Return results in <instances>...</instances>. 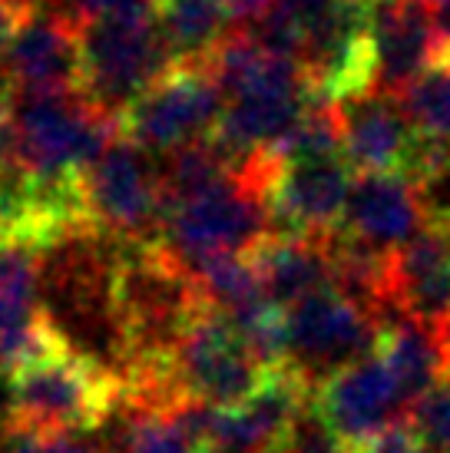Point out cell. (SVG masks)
Returning a JSON list of instances; mask_svg holds the SVG:
<instances>
[{"instance_id":"cell-1","label":"cell","mask_w":450,"mask_h":453,"mask_svg":"<svg viewBox=\"0 0 450 453\" xmlns=\"http://www.w3.org/2000/svg\"><path fill=\"white\" fill-rule=\"evenodd\" d=\"M123 407V378L97 354L66 351L34 361L7 378V434L74 437L97 430Z\"/></svg>"},{"instance_id":"cell-2","label":"cell","mask_w":450,"mask_h":453,"mask_svg":"<svg viewBox=\"0 0 450 453\" xmlns=\"http://www.w3.org/2000/svg\"><path fill=\"white\" fill-rule=\"evenodd\" d=\"M80 96L112 119H120L173 66L150 7L80 27Z\"/></svg>"},{"instance_id":"cell-3","label":"cell","mask_w":450,"mask_h":453,"mask_svg":"<svg viewBox=\"0 0 450 453\" xmlns=\"http://www.w3.org/2000/svg\"><path fill=\"white\" fill-rule=\"evenodd\" d=\"M17 165L34 179L83 176L120 139V123L93 110L80 93H13Z\"/></svg>"},{"instance_id":"cell-4","label":"cell","mask_w":450,"mask_h":453,"mask_svg":"<svg viewBox=\"0 0 450 453\" xmlns=\"http://www.w3.org/2000/svg\"><path fill=\"white\" fill-rule=\"evenodd\" d=\"M182 401L206 407H238L262 388L268 367L252 354L236 325L215 304H202L169 354Z\"/></svg>"},{"instance_id":"cell-5","label":"cell","mask_w":450,"mask_h":453,"mask_svg":"<svg viewBox=\"0 0 450 453\" xmlns=\"http://www.w3.org/2000/svg\"><path fill=\"white\" fill-rule=\"evenodd\" d=\"M225 110V93L206 60L173 64L116 123L120 136L143 152L173 156L199 139H209Z\"/></svg>"},{"instance_id":"cell-6","label":"cell","mask_w":450,"mask_h":453,"mask_svg":"<svg viewBox=\"0 0 450 453\" xmlns=\"http://www.w3.org/2000/svg\"><path fill=\"white\" fill-rule=\"evenodd\" d=\"M83 189L100 235L116 245L159 242L166 192L163 173L156 169L150 152L120 136L83 173Z\"/></svg>"},{"instance_id":"cell-7","label":"cell","mask_w":450,"mask_h":453,"mask_svg":"<svg viewBox=\"0 0 450 453\" xmlns=\"http://www.w3.org/2000/svg\"><path fill=\"white\" fill-rule=\"evenodd\" d=\"M265 199L245 179L236 186L206 192L196 199L166 202L159 245L182 265L202 262L209 255H242L268 235Z\"/></svg>"},{"instance_id":"cell-8","label":"cell","mask_w":450,"mask_h":453,"mask_svg":"<svg viewBox=\"0 0 450 453\" xmlns=\"http://www.w3.org/2000/svg\"><path fill=\"white\" fill-rule=\"evenodd\" d=\"M377 321L331 285L288 308V365L314 388L375 351Z\"/></svg>"},{"instance_id":"cell-9","label":"cell","mask_w":450,"mask_h":453,"mask_svg":"<svg viewBox=\"0 0 450 453\" xmlns=\"http://www.w3.org/2000/svg\"><path fill=\"white\" fill-rule=\"evenodd\" d=\"M314 417L345 450H361L377 434L400 424L411 414L398 378L375 351L335 371L314 388Z\"/></svg>"},{"instance_id":"cell-10","label":"cell","mask_w":450,"mask_h":453,"mask_svg":"<svg viewBox=\"0 0 450 453\" xmlns=\"http://www.w3.org/2000/svg\"><path fill=\"white\" fill-rule=\"evenodd\" d=\"M80 27L50 4L27 13L7 43L0 80L24 96H57L80 93Z\"/></svg>"},{"instance_id":"cell-11","label":"cell","mask_w":450,"mask_h":453,"mask_svg":"<svg viewBox=\"0 0 450 453\" xmlns=\"http://www.w3.org/2000/svg\"><path fill=\"white\" fill-rule=\"evenodd\" d=\"M351 186H354V169L345 156L278 165L265 196L268 226L278 235L325 239L328 232L341 226Z\"/></svg>"},{"instance_id":"cell-12","label":"cell","mask_w":450,"mask_h":453,"mask_svg":"<svg viewBox=\"0 0 450 453\" xmlns=\"http://www.w3.org/2000/svg\"><path fill=\"white\" fill-rule=\"evenodd\" d=\"M341 139L351 169L361 173H400L411 179L424 150V136L414 129L400 100L371 93L364 100L341 103Z\"/></svg>"},{"instance_id":"cell-13","label":"cell","mask_w":450,"mask_h":453,"mask_svg":"<svg viewBox=\"0 0 450 453\" xmlns=\"http://www.w3.org/2000/svg\"><path fill=\"white\" fill-rule=\"evenodd\" d=\"M341 232L381 252H400L427 228L421 192L400 173H361L341 215Z\"/></svg>"},{"instance_id":"cell-14","label":"cell","mask_w":450,"mask_h":453,"mask_svg":"<svg viewBox=\"0 0 450 453\" xmlns=\"http://www.w3.org/2000/svg\"><path fill=\"white\" fill-rule=\"evenodd\" d=\"M377 93H404L438 57L431 0H371Z\"/></svg>"},{"instance_id":"cell-15","label":"cell","mask_w":450,"mask_h":453,"mask_svg":"<svg viewBox=\"0 0 450 453\" xmlns=\"http://www.w3.org/2000/svg\"><path fill=\"white\" fill-rule=\"evenodd\" d=\"M391 308V321L407 318L438 325L440 318L450 315V239L440 228L427 226L400 252H394Z\"/></svg>"},{"instance_id":"cell-16","label":"cell","mask_w":450,"mask_h":453,"mask_svg":"<svg viewBox=\"0 0 450 453\" xmlns=\"http://www.w3.org/2000/svg\"><path fill=\"white\" fill-rule=\"evenodd\" d=\"M245 255L262 278L265 295L282 308L305 302L314 291L331 288V265L322 239H295L268 232Z\"/></svg>"},{"instance_id":"cell-17","label":"cell","mask_w":450,"mask_h":453,"mask_svg":"<svg viewBox=\"0 0 450 453\" xmlns=\"http://www.w3.org/2000/svg\"><path fill=\"white\" fill-rule=\"evenodd\" d=\"M173 64H199L238 30V0H150Z\"/></svg>"},{"instance_id":"cell-18","label":"cell","mask_w":450,"mask_h":453,"mask_svg":"<svg viewBox=\"0 0 450 453\" xmlns=\"http://www.w3.org/2000/svg\"><path fill=\"white\" fill-rule=\"evenodd\" d=\"M375 354L391 367V374L398 378L400 390H404V397H407L411 407L434 384H440V380L447 378L438 334H434V327L421 325V321L400 318V321L381 325Z\"/></svg>"},{"instance_id":"cell-19","label":"cell","mask_w":450,"mask_h":453,"mask_svg":"<svg viewBox=\"0 0 450 453\" xmlns=\"http://www.w3.org/2000/svg\"><path fill=\"white\" fill-rule=\"evenodd\" d=\"M189 275L196 278L199 291L206 295V302L215 304L219 311L229 318L249 311L252 304L265 302V285L255 265L249 262V255H209L202 262L186 265Z\"/></svg>"},{"instance_id":"cell-20","label":"cell","mask_w":450,"mask_h":453,"mask_svg":"<svg viewBox=\"0 0 450 453\" xmlns=\"http://www.w3.org/2000/svg\"><path fill=\"white\" fill-rule=\"evenodd\" d=\"M400 106L414 129L431 142H450V57L440 53L411 87L400 93Z\"/></svg>"},{"instance_id":"cell-21","label":"cell","mask_w":450,"mask_h":453,"mask_svg":"<svg viewBox=\"0 0 450 453\" xmlns=\"http://www.w3.org/2000/svg\"><path fill=\"white\" fill-rule=\"evenodd\" d=\"M123 453H209L166 414H129Z\"/></svg>"},{"instance_id":"cell-22","label":"cell","mask_w":450,"mask_h":453,"mask_svg":"<svg viewBox=\"0 0 450 453\" xmlns=\"http://www.w3.org/2000/svg\"><path fill=\"white\" fill-rule=\"evenodd\" d=\"M407 424L424 437L431 453H450V378L434 384L414 403Z\"/></svg>"},{"instance_id":"cell-23","label":"cell","mask_w":450,"mask_h":453,"mask_svg":"<svg viewBox=\"0 0 450 453\" xmlns=\"http://www.w3.org/2000/svg\"><path fill=\"white\" fill-rule=\"evenodd\" d=\"M47 4L53 11H60L66 20H74L76 27L97 24L103 17L133 11V7H150V0H47Z\"/></svg>"},{"instance_id":"cell-24","label":"cell","mask_w":450,"mask_h":453,"mask_svg":"<svg viewBox=\"0 0 450 453\" xmlns=\"http://www.w3.org/2000/svg\"><path fill=\"white\" fill-rule=\"evenodd\" d=\"M354 453H431V447H427L424 437L407 420H400V424L388 427L384 434H377L375 441H368L361 450Z\"/></svg>"},{"instance_id":"cell-25","label":"cell","mask_w":450,"mask_h":453,"mask_svg":"<svg viewBox=\"0 0 450 453\" xmlns=\"http://www.w3.org/2000/svg\"><path fill=\"white\" fill-rule=\"evenodd\" d=\"M4 453H93L76 437H40V434H7Z\"/></svg>"},{"instance_id":"cell-26","label":"cell","mask_w":450,"mask_h":453,"mask_svg":"<svg viewBox=\"0 0 450 453\" xmlns=\"http://www.w3.org/2000/svg\"><path fill=\"white\" fill-rule=\"evenodd\" d=\"M331 4L335 0H272V7L282 13H288L291 20H299L305 27V34H308V27L318 24L328 11H331Z\"/></svg>"},{"instance_id":"cell-27","label":"cell","mask_w":450,"mask_h":453,"mask_svg":"<svg viewBox=\"0 0 450 453\" xmlns=\"http://www.w3.org/2000/svg\"><path fill=\"white\" fill-rule=\"evenodd\" d=\"M27 7L17 4V0H0V64H4V53H7V43H11L13 30L20 27V20L27 17Z\"/></svg>"}]
</instances>
